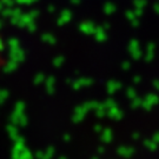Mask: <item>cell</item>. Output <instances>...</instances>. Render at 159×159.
Wrapping results in <instances>:
<instances>
[{
    "mask_svg": "<svg viewBox=\"0 0 159 159\" xmlns=\"http://www.w3.org/2000/svg\"><path fill=\"white\" fill-rule=\"evenodd\" d=\"M5 65V48H4V43L0 39V72Z\"/></svg>",
    "mask_w": 159,
    "mask_h": 159,
    "instance_id": "6da1fadb",
    "label": "cell"
}]
</instances>
